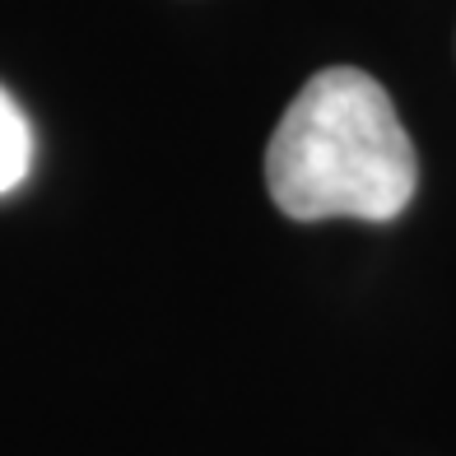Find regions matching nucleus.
Instances as JSON below:
<instances>
[{
  "label": "nucleus",
  "instance_id": "nucleus-2",
  "mask_svg": "<svg viewBox=\"0 0 456 456\" xmlns=\"http://www.w3.org/2000/svg\"><path fill=\"white\" fill-rule=\"evenodd\" d=\"M33 163V131L28 117L19 112V102L0 89V196H10L19 182L28 177Z\"/></svg>",
  "mask_w": 456,
  "mask_h": 456
},
{
  "label": "nucleus",
  "instance_id": "nucleus-1",
  "mask_svg": "<svg viewBox=\"0 0 456 456\" xmlns=\"http://www.w3.org/2000/svg\"><path fill=\"white\" fill-rule=\"evenodd\" d=\"M419 182V159L396 102L372 75L330 66L289 102L265 150V191L289 219H396Z\"/></svg>",
  "mask_w": 456,
  "mask_h": 456
}]
</instances>
